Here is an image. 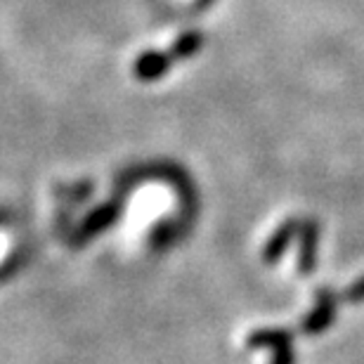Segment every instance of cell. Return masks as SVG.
Returning <instances> with one entry per match:
<instances>
[{"label": "cell", "mask_w": 364, "mask_h": 364, "mask_svg": "<svg viewBox=\"0 0 364 364\" xmlns=\"http://www.w3.org/2000/svg\"><path fill=\"white\" fill-rule=\"evenodd\" d=\"M331 315H333V296L331 294H324L322 296V303H319L317 312L312 315L308 322H305V331L315 333V331H322L329 326L331 322Z\"/></svg>", "instance_id": "obj_1"}, {"label": "cell", "mask_w": 364, "mask_h": 364, "mask_svg": "<svg viewBox=\"0 0 364 364\" xmlns=\"http://www.w3.org/2000/svg\"><path fill=\"white\" fill-rule=\"evenodd\" d=\"M348 298H350V301H364V277L348 291Z\"/></svg>", "instance_id": "obj_2"}]
</instances>
